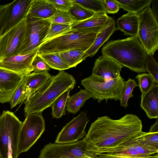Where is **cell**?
I'll return each mask as SVG.
<instances>
[{
    "mask_svg": "<svg viewBox=\"0 0 158 158\" xmlns=\"http://www.w3.org/2000/svg\"><path fill=\"white\" fill-rule=\"evenodd\" d=\"M142 121L135 115L128 114L118 119L104 116L91 124L83 139L89 151L96 155L115 148L142 132Z\"/></svg>",
    "mask_w": 158,
    "mask_h": 158,
    "instance_id": "cell-1",
    "label": "cell"
},
{
    "mask_svg": "<svg viewBox=\"0 0 158 158\" xmlns=\"http://www.w3.org/2000/svg\"><path fill=\"white\" fill-rule=\"evenodd\" d=\"M102 55L137 73H145L148 54L137 35L111 40L104 45Z\"/></svg>",
    "mask_w": 158,
    "mask_h": 158,
    "instance_id": "cell-2",
    "label": "cell"
},
{
    "mask_svg": "<svg viewBox=\"0 0 158 158\" xmlns=\"http://www.w3.org/2000/svg\"><path fill=\"white\" fill-rule=\"evenodd\" d=\"M76 81L71 75L64 70L52 76L48 82L35 92L24 102L26 115L42 112L50 107L54 101L68 89L72 90Z\"/></svg>",
    "mask_w": 158,
    "mask_h": 158,
    "instance_id": "cell-3",
    "label": "cell"
},
{
    "mask_svg": "<svg viewBox=\"0 0 158 158\" xmlns=\"http://www.w3.org/2000/svg\"><path fill=\"white\" fill-rule=\"evenodd\" d=\"M107 26L71 29L41 44L38 53H58L73 49L85 52L93 44L98 33Z\"/></svg>",
    "mask_w": 158,
    "mask_h": 158,
    "instance_id": "cell-4",
    "label": "cell"
},
{
    "mask_svg": "<svg viewBox=\"0 0 158 158\" xmlns=\"http://www.w3.org/2000/svg\"><path fill=\"white\" fill-rule=\"evenodd\" d=\"M22 122L13 112L0 114V155L3 158H18V142Z\"/></svg>",
    "mask_w": 158,
    "mask_h": 158,
    "instance_id": "cell-5",
    "label": "cell"
},
{
    "mask_svg": "<svg viewBox=\"0 0 158 158\" xmlns=\"http://www.w3.org/2000/svg\"><path fill=\"white\" fill-rule=\"evenodd\" d=\"M121 75L116 78L107 80L91 75L81 80V85L91 95V98L100 103L103 100H120L124 84Z\"/></svg>",
    "mask_w": 158,
    "mask_h": 158,
    "instance_id": "cell-6",
    "label": "cell"
},
{
    "mask_svg": "<svg viewBox=\"0 0 158 158\" xmlns=\"http://www.w3.org/2000/svg\"><path fill=\"white\" fill-rule=\"evenodd\" d=\"M137 36L148 55H153L158 48V20L150 6L138 13Z\"/></svg>",
    "mask_w": 158,
    "mask_h": 158,
    "instance_id": "cell-7",
    "label": "cell"
},
{
    "mask_svg": "<svg viewBox=\"0 0 158 158\" xmlns=\"http://www.w3.org/2000/svg\"><path fill=\"white\" fill-rule=\"evenodd\" d=\"M96 156L89 151L83 139L73 143H50L41 150L39 158H93Z\"/></svg>",
    "mask_w": 158,
    "mask_h": 158,
    "instance_id": "cell-8",
    "label": "cell"
},
{
    "mask_svg": "<svg viewBox=\"0 0 158 158\" xmlns=\"http://www.w3.org/2000/svg\"><path fill=\"white\" fill-rule=\"evenodd\" d=\"M20 128L18 142V153L27 151L36 143L45 130L42 112L26 115Z\"/></svg>",
    "mask_w": 158,
    "mask_h": 158,
    "instance_id": "cell-9",
    "label": "cell"
},
{
    "mask_svg": "<svg viewBox=\"0 0 158 158\" xmlns=\"http://www.w3.org/2000/svg\"><path fill=\"white\" fill-rule=\"evenodd\" d=\"M146 132H142L138 136L119 146L104 151L97 155L122 156L135 158H158V149L142 143L141 140Z\"/></svg>",
    "mask_w": 158,
    "mask_h": 158,
    "instance_id": "cell-10",
    "label": "cell"
},
{
    "mask_svg": "<svg viewBox=\"0 0 158 158\" xmlns=\"http://www.w3.org/2000/svg\"><path fill=\"white\" fill-rule=\"evenodd\" d=\"M26 19V37L18 54H27L38 48L45 37L51 23L49 19H40L28 15Z\"/></svg>",
    "mask_w": 158,
    "mask_h": 158,
    "instance_id": "cell-11",
    "label": "cell"
},
{
    "mask_svg": "<svg viewBox=\"0 0 158 158\" xmlns=\"http://www.w3.org/2000/svg\"><path fill=\"white\" fill-rule=\"evenodd\" d=\"M26 18L0 37V61L19 54L26 37Z\"/></svg>",
    "mask_w": 158,
    "mask_h": 158,
    "instance_id": "cell-12",
    "label": "cell"
},
{
    "mask_svg": "<svg viewBox=\"0 0 158 158\" xmlns=\"http://www.w3.org/2000/svg\"><path fill=\"white\" fill-rule=\"evenodd\" d=\"M89 121L86 113L81 112L63 127L59 133L55 143H73L83 138L86 134L85 128Z\"/></svg>",
    "mask_w": 158,
    "mask_h": 158,
    "instance_id": "cell-13",
    "label": "cell"
},
{
    "mask_svg": "<svg viewBox=\"0 0 158 158\" xmlns=\"http://www.w3.org/2000/svg\"><path fill=\"white\" fill-rule=\"evenodd\" d=\"M33 0H15L8 3L3 16L0 36L27 16Z\"/></svg>",
    "mask_w": 158,
    "mask_h": 158,
    "instance_id": "cell-14",
    "label": "cell"
},
{
    "mask_svg": "<svg viewBox=\"0 0 158 158\" xmlns=\"http://www.w3.org/2000/svg\"><path fill=\"white\" fill-rule=\"evenodd\" d=\"M27 54H18L5 58L0 61V68L23 76L33 71L32 63L38 54V49Z\"/></svg>",
    "mask_w": 158,
    "mask_h": 158,
    "instance_id": "cell-15",
    "label": "cell"
},
{
    "mask_svg": "<svg viewBox=\"0 0 158 158\" xmlns=\"http://www.w3.org/2000/svg\"><path fill=\"white\" fill-rule=\"evenodd\" d=\"M24 76L0 68V103L10 102Z\"/></svg>",
    "mask_w": 158,
    "mask_h": 158,
    "instance_id": "cell-16",
    "label": "cell"
},
{
    "mask_svg": "<svg viewBox=\"0 0 158 158\" xmlns=\"http://www.w3.org/2000/svg\"><path fill=\"white\" fill-rule=\"evenodd\" d=\"M123 67L113 59L102 55L96 60L92 75L106 79H113L121 75L120 73Z\"/></svg>",
    "mask_w": 158,
    "mask_h": 158,
    "instance_id": "cell-17",
    "label": "cell"
},
{
    "mask_svg": "<svg viewBox=\"0 0 158 158\" xmlns=\"http://www.w3.org/2000/svg\"><path fill=\"white\" fill-rule=\"evenodd\" d=\"M140 107L150 119L158 118V85L141 95Z\"/></svg>",
    "mask_w": 158,
    "mask_h": 158,
    "instance_id": "cell-18",
    "label": "cell"
},
{
    "mask_svg": "<svg viewBox=\"0 0 158 158\" xmlns=\"http://www.w3.org/2000/svg\"><path fill=\"white\" fill-rule=\"evenodd\" d=\"M27 76L26 100L44 86L52 76L48 71H44L39 73L33 72Z\"/></svg>",
    "mask_w": 158,
    "mask_h": 158,
    "instance_id": "cell-19",
    "label": "cell"
},
{
    "mask_svg": "<svg viewBox=\"0 0 158 158\" xmlns=\"http://www.w3.org/2000/svg\"><path fill=\"white\" fill-rule=\"evenodd\" d=\"M114 20L105 12H95L93 16L87 19L76 21L72 24L71 29L106 26L112 23Z\"/></svg>",
    "mask_w": 158,
    "mask_h": 158,
    "instance_id": "cell-20",
    "label": "cell"
},
{
    "mask_svg": "<svg viewBox=\"0 0 158 158\" xmlns=\"http://www.w3.org/2000/svg\"><path fill=\"white\" fill-rule=\"evenodd\" d=\"M56 9L48 0H33L28 15L42 19H49Z\"/></svg>",
    "mask_w": 158,
    "mask_h": 158,
    "instance_id": "cell-21",
    "label": "cell"
},
{
    "mask_svg": "<svg viewBox=\"0 0 158 158\" xmlns=\"http://www.w3.org/2000/svg\"><path fill=\"white\" fill-rule=\"evenodd\" d=\"M116 23V30L123 31L125 35H137L139 25L138 13L128 12L118 19Z\"/></svg>",
    "mask_w": 158,
    "mask_h": 158,
    "instance_id": "cell-22",
    "label": "cell"
},
{
    "mask_svg": "<svg viewBox=\"0 0 158 158\" xmlns=\"http://www.w3.org/2000/svg\"><path fill=\"white\" fill-rule=\"evenodd\" d=\"M116 30V23L114 19L110 24L98 33L93 44L84 54L82 57L83 60L88 57H92L95 55L100 47Z\"/></svg>",
    "mask_w": 158,
    "mask_h": 158,
    "instance_id": "cell-23",
    "label": "cell"
},
{
    "mask_svg": "<svg viewBox=\"0 0 158 158\" xmlns=\"http://www.w3.org/2000/svg\"><path fill=\"white\" fill-rule=\"evenodd\" d=\"M91 98V94L87 90L81 89L68 98L66 104V110L72 114L77 113L86 101Z\"/></svg>",
    "mask_w": 158,
    "mask_h": 158,
    "instance_id": "cell-24",
    "label": "cell"
},
{
    "mask_svg": "<svg viewBox=\"0 0 158 158\" xmlns=\"http://www.w3.org/2000/svg\"><path fill=\"white\" fill-rule=\"evenodd\" d=\"M120 8L128 12L138 13L150 6L152 0H115Z\"/></svg>",
    "mask_w": 158,
    "mask_h": 158,
    "instance_id": "cell-25",
    "label": "cell"
},
{
    "mask_svg": "<svg viewBox=\"0 0 158 158\" xmlns=\"http://www.w3.org/2000/svg\"><path fill=\"white\" fill-rule=\"evenodd\" d=\"M71 90L69 89L64 92L54 101L51 106L53 118H59L66 114V104L70 96L69 93Z\"/></svg>",
    "mask_w": 158,
    "mask_h": 158,
    "instance_id": "cell-26",
    "label": "cell"
},
{
    "mask_svg": "<svg viewBox=\"0 0 158 158\" xmlns=\"http://www.w3.org/2000/svg\"><path fill=\"white\" fill-rule=\"evenodd\" d=\"M85 52L77 49H71L58 53L63 61L70 68L76 67L82 62Z\"/></svg>",
    "mask_w": 158,
    "mask_h": 158,
    "instance_id": "cell-27",
    "label": "cell"
},
{
    "mask_svg": "<svg viewBox=\"0 0 158 158\" xmlns=\"http://www.w3.org/2000/svg\"><path fill=\"white\" fill-rule=\"evenodd\" d=\"M50 68L60 71L70 68L62 60L58 53L39 54Z\"/></svg>",
    "mask_w": 158,
    "mask_h": 158,
    "instance_id": "cell-28",
    "label": "cell"
},
{
    "mask_svg": "<svg viewBox=\"0 0 158 158\" xmlns=\"http://www.w3.org/2000/svg\"><path fill=\"white\" fill-rule=\"evenodd\" d=\"M138 85L134 79L129 78L125 81L124 85L120 97V103L121 106L126 108L128 106V101L129 99L134 96L132 91Z\"/></svg>",
    "mask_w": 158,
    "mask_h": 158,
    "instance_id": "cell-29",
    "label": "cell"
},
{
    "mask_svg": "<svg viewBox=\"0 0 158 158\" xmlns=\"http://www.w3.org/2000/svg\"><path fill=\"white\" fill-rule=\"evenodd\" d=\"M72 6L69 12L76 19V21L87 19L94 14V12L88 9L81 5L73 2Z\"/></svg>",
    "mask_w": 158,
    "mask_h": 158,
    "instance_id": "cell-30",
    "label": "cell"
},
{
    "mask_svg": "<svg viewBox=\"0 0 158 158\" xmlns=\"http://www.w3.org/2000/svg\"><path fill=\"white\" fill-rule=\"evenodd\" d=\"M135 78L138 81L141 95L146 94L154 86L158 85V83L149 73H143L138 74Z\"/></svg>",
    "mask_w": 158,
    "mask_h": 158,
    "instance_id": "cell-31",
    "label": "cell"
},
{
    "mask_svg": "<svg viewBox=\"0 0 158 158\" xmlns=\"http://www.w3.org/2000/svg\"><path fill=\"white\" fill-rule=\"evenodd\" d=\"M71 29L70 24L51 23L47 33L41 44L57 37Z\"/></svg>",
    "mask_w": 158,
    "mask_h": 158,
    "instance_id": "cell-32",
    "label": "cell"
},
{
    "mask_svg": "<svg viewBox=\"0 0 158 158\" xmlns=\"http://www.w3.org/2000/svg\"><path fill=\"white\" fill-rule=\"evenodd\" d=\"M49 19L51 23L70 25L76 21L74 17L69 12L57 10Z\"/></svg>",
    "mask_w": 158,
    "mask_h": 158,
    "instance_id": "cell-33",
    "label": "cell"
},
{
    "mask_svg": "<svg viewBox=\"0 0 158 158\" xmlns=\"http://www.w3.org/2000/svg\"><path fill=\"white\" fill-rule=\"evenodd\" d=\"M27 75L25 76L10 102L11 108L15 107L25 100Z\"/></svg>",
    "mask_w": 158,
    "mask_h": 158,
    "instance_id": "cell-34",
    "label": "cell"
},
{
    "mask_svg": "<svg viewBox=\"0 0 158 158\" xmlns=\"http://www.w3.org/2000/svg\"><path fill=\"white\" fill-rule=\"evenodd\" d=\"M94 12H104L103 0H72Z\"/></svg>",
    "mask_w": 158,
    "mask_h": 158,
    "instance_id": "cell-35",
    "label": "cell"
},
{
    "mask_svg": "<svg viewBox=\"0 0 158 158\" xmlns=\"http://www.w3.org/2000/svg\"><path fill=\"white\" fill-rule=\"evenodd\" d=\"M147 72L151 75L155 81L158 83V63L153 56L148 55L146 62Z\"/></svg>",
    "mask_w": 158,
    "mask_h": 158,
    "instance_id": "cell-36",
    "label": "cell"
},
{
    "mask_svg": "<svg viewBox=\"0 0 158 158\" xmlns=\"http://www.w3.org/2000/svg\"><path fill=\"white\" fill-rule=\"evenodd\" d=\"M33 72L39 73L44 71H48L50 68L38 54L34 58L32 63Z\"/></svg>",
    "mask_w": 158,
    "mask_h": 158,
    "instance_id": "cell-37",
    "label": "cell"
},
{
    "mask_svg": "<svg viewBox=\"0 0 158 158\" xmlns=\"http://www.w3.org/2000/svg\"><path fill=\"white\" fill-rule=\"evenodd\" d=\"M141 142L143 144L158 149V132H146Z\"/></svg>",
    "mask_w": 158,
    "mask_h": 158,
    "instance_id": "cell-38",
    "label": "cell"
},
{
    "mask_svg": "<svg viewBox=\"0 0 158 158\" xmlns=\"http://www.w3.org/2000/svg\"><path fill=\"white\" fill-rule=\"evenodd\" d=\"M57 10L69 12L73 6L72 0H48Z\"/></svg>",
    "mask_w": 158,
    "mask_h": 158,
    "instance_id": "cell-39",
    "label": "cell"
},
{
    "mask_svg": "<svg viewBox=\"0 0 158 158\" xmlns=\"http://www.w3.org/2000/svg\"><path fill=\"white\" fill-rule=\"evenodd\" d=\"M103 3L104 11L106 14H116L119 10V5L115 0H103Z\"/></svg>",
    "mask_w": 158,
    "mask_h": 158,
    "instance_id": "cell-40",
    "label": "cell"
},
{
    "mask_svg": "<svg viewBox=\"0 0 158 158\" xmlns=\"http://www.w3.org/2000/svg\"><path fill=\"white\" fill-rule=\"evenodd\" d=\"M8 5V3L0 5V36L3 18L7 8Z\"/></svg>",
    "mask_w": 158,
    "mask_h": 158,
    "instance_id": "cell-41",
    "label": "cell"
},
{
    "mask_svg": "<svg viewBox=\"0 0 158 158\" xmlns=\"http://www.w3.org/2000/svg\"><path fill=\"white\" fill-rule=\"evenodd\" d=\"M152 4V8H151L152 10L158 20V0H152L151 3Z\"/></svg>",
    "mask_w": 158,
    "mask_h": 158,
    "instance_id": "cell-42",
    "label": "cell"
},
{
    "mask_svg": "<svg viewBox=\"0 0 158 158\" xmlns=\"http://www.w3.org/2000/svg\"><path fill=\"white\" fill-rule=\"evenodd\" d=\"M96 156L94 157L95 158H135L122 156H113L100 155H97Z\"/></svg>",
    "mask_w": 158,
    "mask_h": 158,
    "instance_id": "cell-43",
    "label": "cell"
},
{
    "mask_svg": "<svg viewBox=\"0 0 158 158\" xmlns=\"http://www.w3.org/2000/svg\"><path fill=\"white\" fill-rule=\"evenodd\" d=\"M149 132H158V120L156 119L155 123L151 127Z\"/></svg>",
    "mask_w": 158,
    "mask_h": 158,
    "instance_id": "cell-44",
    "label": "cell"
},
{
    "mask_svg": "<svg viewBox=\"0 0 158 158\" xmlns=\"http://www.w3.org/2000/svg\"><path fill=\"white\" fill-rule=\"evenodd\" d=\"M0 158H3L2 156H1V155H0Z\"/></svg>",
    "mask_w": 158,
    "mask_h": 158,
    "instance_id": "cell-45",
    "label": "cell"
},
{
    "mask_svg": "<svg viewBox=\"0 0 158 158\" xmlns=\"http://www.w3.org/2000/svg\"></svg>",
    "mask_w": 158,
    "mask_h": 158,
    "instance_id": "cell-46",
    "label": "cell"
}]
</instances>
